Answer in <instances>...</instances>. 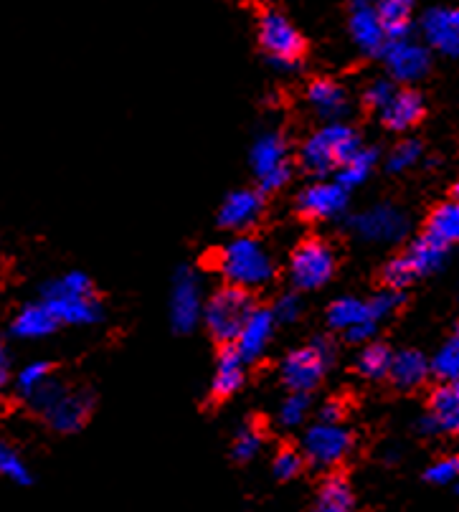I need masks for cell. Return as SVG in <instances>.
Masks as SVG:
<instances>
[{
    "label": "cell",
    "mask_w": 459,
    "mask_h": 512,
    "mask_svg": "<svg viewBox=\"0 0 459 512\" xmlns=\"http://www.w3.org/2000/svg\"><path fill=\"white\" fill-rule=\"evenodd\" d=\"M44 305L59 325H94L102 320V305L94 297L87 274L69 272L44 287Z\"/></svg>",
    "instance_id": "cell-1"
},
{
    "label": "cell",
    "mask_w": 459,
    "mask_h": 512,
    "mask_svg": "<svg viewBox=\"0 0 459 512\" xmlns=\"http://www.w3.org/2000/svg\"><path fill=\"white\" fill-rule=\"evenodd\" d=\"M216 267L231 287L259 289L272 282L274 262L269 251L252 236H236L216 256Z\"/></svg>",
    "instance_id": "cell-2"
},
{
    "label": "cell",
    "mask_w": 459,
    "mask_h": 512,
    "mask_svg": "<svg viewBox=\"0 0 459 512\" xmlns=\"http://www.w3.org/2000/svg\"><path fill=\"white\" fill-rule=\"evenodd\" d=\"M28 401L44 416L46 424L59 434H72V431L82 429L92 414L94 404L87 391H72L56 378L46 381Z\"/></svg>",
    "instance_id": "cell-3"
},
{
    "label": "cell",
    "mask_w": 459,
    "mask_h": 512,
    "mask_svg": "<svg viewBox=\"0 0 459 512\" xmlns=\"http://www.w3.org/2000/svg\"><path fill=\"white\" fill-rule=\"evenodd\" d=\"M361 150V137L343 122H330L323 130L307 137L300 148V163L307 173L328 175L330 170L343 168Z\"/></svg>",
    "instance_id": "cell-4"
},
{
    "label": "cell",
    "mask_w": 459,
    "mask_h": 512,
    "mask_svg": "<svg viewBox=\"0 0 459 512\" xmlns=\"http://www.w3.org/2000/svg\"><path fill=\"white\" fill-rule=\"evenodd\" d=\"M257 307L252 305L249 292L241 287H221L219 292L208 297L203 307V322H206L208 333L214 335L219 343H236L241 327L252 317Z\"/></svg>",
    "instance_id": "cell-5"
},
{
    "label": "cell",
    "mask_w": 459,
    "mask_h": 512,
    "mask_svg": "<svg viewBox=\"0 0 459 512\" xmlns=\"http://www.w3.org/2000/svg\"><path fill=\"white\" fill-rule=\"evenodd\" d=\"M259 44L279 69H292L305 56V39L290 18L279 11H267L259 18Z\"/></svg>",
    "instance_id": "cell-6"
},
{
    "label": "cell",
    "mask_w": 459,
    "mask_h": 512,
    "mask_svg": "<svg viewBox=\"0 0 459 512\" xmlns=\"http://www.w3.org/2000/svg\"><path fill=\"white\" fill-rule=\"evenodd\" d=\"M249 160H252V170L264 193L279 191V188H285L290 183V155H287L285 137L279 132H264L254 142Z\"/></svg>",
    "instance_id": "cell-7"
},
{
    "label": "cell",
    "mask_w": 459,
    "mask_h": 512,
    "mask_svg": "<svg viewBox=\"0 0 459 512\" xmlns=\"http://www.w3.org/2000/svg\"><path fill=\"white\" fill-rule=\"evenodd\" d=\"M335 254L325 241L307 239L292 251L290 279L297 289H320L333 279Z\"/></svg>",
    "instance_id": "cell-8"
},
{
    "label": "cell",
    "mask_w": 459,
    "mask_h": 512,
    "mask_svg": "<svg viewBox=\"0 0 459 512\" xmlns=\"http://www.w3.org/2000/svg\"><path fill=\"white\" fill-rule=\"evenodd\" d=\"M330 348L325 340H315L312 345L300 350H292L285 360H282V383L290 388L292 393H307L323 381V373L330 363Z\"/></svg>",
    "instance_id": "cell-9"
},
{
    "label": "cell",
    "mask_w": 459,
    "mask_h": 512,
    "mask_svg": "<svg viewBox=\"0 0 459 512\" xmlns=\"http://www.w3.org/2000/svg\"><path fill=\"white\" fill-rule=\"evenodd\" d=\"M353 447V436L340 424H315L302 439V454L310 464L320 469H330L343 462Z\"/></svg>",
    "instance_id": "cell-10"
},
{
    "label": "cell",
    "mask_w": 459,
    "mask_h": 512,
    "mask_svg": "<svg viewBox=\"0 0 459 512\" xmlns=\"http://www.w3.org/2000/svg\"><path fill=\"white\" fill-rule=\"evenodd\" d=\"M201 282L191 269L183 267L173 279V295H170V325L175 333H191L196 322L203 317Z\"/></svg>",
    "instance_id": "cell-11"
},
{
    "label": "cell",
    "mask_w": 459,
    "mask_h": 512,
    "mask_svg": "<svg viewBox=\"0 0 459 512\" xmlns=\"http://www.w3.org/2000/svg\"><path fill=\"white\" fill-rule=\"evenodd\" d=\"M350 226H353V231L361 239L376 241V244H391V241L404 239L406 231H409V218L399 208L381 203V206H373L368 211L358 213L350 221Z\"/></svg>",
    "instance_id": "cell-12"
},
{
    "label": "cell",
    "mask_w": 459,
    "mask_h": 512,
    "mask_svg": "<svg viewBox=\"0 0 459 512\" xmlns=\"http://www.w3.org/2000/svg\"><path fill=\"white\" fill-rule=\"evenodd\" d=\"M383 61H386L388 71L396 82H416L429 71L432 59H429V51L421 44L414 41H388L386 51H383Z\"/></svg>",
    "instance_id": "cell-13"
},
{
    "label": "cell",
    "mask_w": 459,
    "mask_h": 512,
    "mask_svg": "<svg viewBox=\"0 0 459 512\" xmlns=\"http://www.w3.org/2000/svg\"><path fill=\"white\" fill-rule=\"evenodd\" d=\"M348 206V188L335 183H315V186L305 188L297 198V208L305 218L312 221H325V218H335L345 211Z\"/></svg>",
    "instance_id": "cell-14"
},
{
    "label": "cell",
    "mask_w": 459,
    "mask_h": 512,
    "mask_svg": "<svg viewBox=\"0 0 459 512\" xmlns=\"http://www.w3.org/2000/svg\"><path fill=\"white\" fill-rule=\"evenodd\" d=\"M424 434H459V391L444 383L432 393L429 414L421 419Z\"/></svg>",
    "instance_id": "cell-15"
},
{
    "label": "cell",
    "mask_w": 459,
    "mask_h": 512,
    "mask_svg": "<svg viewBox=\"0 0 459 512\" xmlns=\"http://www.w3.org/2000/svg\"><path fill=\"white\" fill-rule=\"evenodd\" d=\"M424 39L432 49L459 56V8H434L421 21Z\"/></svg>",
    "instance_id": "cell-16"
},
{
    "label": "cell",
    "mask_w": 459,
    "mask_h": 512,
    "mask_svg": "<svg viewBox=\"0 0 459 512\" xmlns=\"http://www.w3.org/2000/svg\"><path fill=\"white\" fill-rule=\"evenodd\" d=\"M264 198L259 191H234L219 208V224L229 231H244L259 221Z\"/></svg>",
    "instance_id": "cell-17"
},
{
    "label": "cell",
    "mask_w": 459,
    "mask_h": 512,
    "mask_svg": "<svg viewBox=\"0 0 459 512\" xmlns=\"http://www.w3.org/2000/svg\"><path fill=\"white\" fill-rule=\"evenodd\" d=\"M350 36L361 46V51L366 54H381L388 46V33L383 26L381 16H378L376 6H368V3H358L353 8V16H350Z\"/></svg>",
    "instance_id": "cell-18"
},
{
    "label": "cell",
    "mask_w": 459,
    "mask_h": 512,
    "mask_svg": "<svg viewBox=\"0 0 459 512\" xmlns=\"http://www.w3.org/2000/svg\"><path fill=\"white\" fill-rule=\"evenodd\" d=\"M274 312L272 310H264V307H257V310L252 312V317L246 320V325L241 327L239 338H236L234 348L239 350L241 358L246 360V363H252V360H257L259 355L267 350L269 340H272V333H274Z\"/></svg>",
    "instance_id": "cell-19"
},
{
    "label": "cell",
    "mask_w": 459,
    "mask_h": 512,
    "mask_svg": "<svg viewBox=\"0 0 459 512\" xmlns=\"http://www.w3.org/2000/svg\"><path fill=\"white\" fill-rule=\"evenodd\" d=\"M378 117H381V122L388 130L404 132L424 117V99L416 92H411V89H399L394 99L378 112Z\"/></svg>",
    "instance_id": "cell-20"
},
{
    "label": "cell",
    "mask_w": 459,
    "mask_h": 512,
    "mask_svg": "<svg viewBox=\"0 0 459 512\" xmlns=\"http://www.w3.org/2000/svg\"><path fill=\"white\" fill-rule=\"evenodd\" d=\"M429 373H432V363L424 358V353H419V350H401V353H394V363H391L388 378H391L396 388L411 391V388L427 381Z\"/></svg>",
    "instance_id": "cell-21"
},
{
    "label": "cell",
    "mask_w": 459,
    "mask_h": 512,
    "mask_svg": "<svg viewBox=\"0 0 459 512\" xmlns=\"http://www.w3.org/2000/svg\"><path fill=\"white\" fill-rule=\"evenodd\" d=\"M59 327V320L54 317V312L39 302V305H26L16 315L11 325V333L21 340H39L51 335Z\"/></svg>",
    "instance_id": "cell-22"
},
{
    "label": "cell",
    "mask_w": 459,
    "mask_h": 512,
    "mask_svg": "<svg viewBox=\"0 0 459 512\" xmlns=\"http://www.w3.org/2000/svg\"><path fill=\"white\" fill-rule=\"evenodd\" d=\"M244 365L246 360L241 358L239 350H236L234 345L221 350L219 363H216L214 381H211V393H214L216 398L234 396L241 388V383H244Z\"/></svg>",
    "instance_id": "cell-23"
},
{
    "label": "cell",
    "mask_w": 459,
    "mask_h": 512,
    "mask_svg": "<svg viewBox=\"0 0 459 512\" xmlns=\"http://www.w3.org/2000/svg\"><path fill=\"white\" fill-rule=\"evenodd\" d=\"M307 99H310L312 107L317 109V115L328 117V120H338L345 115V107H348V97H345V89L340 87L333 79H315V82L307 87Z\"/></svg>",
    "instance_id": "cell-24"
},
{
    "label": "cell",
    "mask_w": 459,
    "mask_h": 512,
    "mask_svg": "<svg viewBox=\"0 0 459 512\" xmlns=\"http://www.w3.org/2000/svg\"><path fill=\"white\" fill-rule=\"evenodd\" d=\"M328 322L330 327L340 330V333H350L353 327L366 325V322H376L371 317V307L368 302L356 300V297H340L328 307Z\"/></svg>",
    "instance_id": "cell-25"
},
{
    "label": "cell",
    "mask_w": 459,
    "mask_h": 512,
    "mask_svg": "<svg viewBox=\"0 0 459 512\" xmlns=\"http://www.w3.org/2000/svg\"><path fill=\"white\" fill-rule=\"evenodd\" d=\"M427 236H432L439 244L449 246L459 241V201L439 203L427 218Z\"/></svg>",
    "instance_id": "cell-26"
},
{
    "label": "cell",
    "mask_w": 459,
    "mask_h": 512,
    "mask_svg": "<svg viewBox=\"0 0 459 512\" xmlns=\"http://www.w3.org/2000/svg\"><path fill=\"white\" fill-rule=\"evenodd\" d=\"M373 6H376L383 26H386L388 41L406 39L414 0H373Z\"/></svg>",
    "instance_id": "cell-27"
},
{
    "label": "cell",
    "mask_w": 459,
    "mask_h": 512,
    "mask_svg": "<svg viewBox=\"0 0 459 512\" xmlns=\"http://www.w3.org/2000/svg\"><path fill=\"white\" fill-rule=\"evenodd\" d=\"M406 256H409V262L414 264L416 274L421 277V274H432L442 267L444 259H447V246L424 234L421 239L411 241V246L406 249Z\"/></svg>",
    "instance_id": "cell-28"
},
{
    "label": "cell",
    "mask_w": 459,
    "mask_h": 512,
    "mask_svg": "<svg viewBox=\"0 0 459 512\" xmlns=\"http://www.w3.org/2000/svg\"><path fill=\"white\" fill-rule=\"evenodd\" d=\"M305 512H353V490L343 477H330L320 487L315 505Z\"/></svg>",
    "instance_id": "cell-29"
},
{
    "label": "cell",
    "mask_w": 459,
    "mask_h": 512,
    "mask_svg": "<svg viewBox=\"0 0 459 512\" xmlns=\"http://www.w3.org/2000/svg\"><path fill=\"white\" fill-rule=\"evenodd\" d=\"M378 160V150L376 148H361L358 150L353 158L348 160V163L343 165V168H338V183L343 188H356L361 186V183H366V178L371 175L373 165H376Z\"/></svg>",
    "instance_id": "cell-30"
},
{
    "label": "cell",
    "mask_w": 459,
    "mask_h": 512,
    "mask_svg": "<svg viewBox=\"0 0 459 512\" xmlns=\"http://www.w3.org/2000/svg\"><path fill=\"white\" fill-rule=\"evenodd\" d=\"M394 353L383 343H368L358 355V373L363 378H383L391 373Z\"/></svg>",
    "instance_id": "cell-31"
},
{
    "label": "cell",
    "mask_w": 459,
    "mask_h": 512,
    "mask_svg": "<svg viewBox=\"0 0 459 512\" xmlns=\"http://www.w3.org/2000/svg\"><path fill=\"white\" fill-rule=\"evenodd\" d=\"M432 373L447 383H454L459 378V327L444 340V345L434 355Z\"/></svg>",
    "instance_id": "cell-32"
},
{
    "label": "cell",
    "mask_w": 459,
    "mask_h": 512,
    "mask_svg": "<svg viewBox=\"0 0 459 512\" xmlns=\"http://www.w3.org/2000/svg\"><path fill=\"white\" fill-rule=\"evenodd\" d=\"M419 277L414 269V264L409 262V256H394V259H388L381 269V279L388 289H396L401 292L404 287H409L414 279Z\"/></svg>",
    "instance_id": "cell-33"
},
{
    "label": "cell",
    "mask_w": 459,
    "mask_h": 512,
    "mask_svg": "<svg viewBox=\"0 0 459 512\" xmlns=\"http://www.w3.org/2000/svg\"><path fill=\"white\" fill-rule=\"evenodd\" d=\"M51 365L44 363V360H33V363H28L26 368H23L21 373H18L16 378V388L21 391V396L31 398L33 393L39 391L41 386H44L46 381H51Z\"/></svg>",
    "instance_id": "cell-34"
},
{
    "label": "cell",
    "mask_w": 459,
    "mask_h": 512,
    "mask_svg": "<svg viewBox=\"0 0 459 512\" xmlns=\"http://www.w3.org/2000/svg\"><path fill=\"white\" fill-rule=\"evenodd\" d=\"M310 414V398L307 393H290V396L282 401L279 406V424L287 426V429H295Z\"/></svg>",
    "instance_id": "cell-35"
},
{
    "label": "cell",
    "mask_w": 459,
    "mask_h": 512,
    "mask_svg": "<svg viewBox=\"0 0 459 512\" xmlns=\"http://www.w3.org/2000/svg\"><path fill=\"white\" fill-rule=\"evenodd\" d=\"M421 158V142L419 140H404L399 142L391 153H388L386 170L391 173H404V170L414 168Z\"/></svg>",
    "instance_id": "cell-36"
},
{
    "label": "cell",
    "mask_w": 459,
    "mask_h": 512,
    "mask_svg": "<svg viewBox=\"0 0 459 512\" xmlns=\"http://www.w3.org/2000/svg\"><path fill=\"white\" fill-rule=\"evenodd\" d=\"M0 472L6 474L11 482H16V485L26 487L33 482L31 472H28V467L23 464V459L18 457L11 447H6V444L0 447Z\"/></svg>",
    "instance_id": "cell-37"
},
{
    "label": "cell",
    "mask_w": 459,
    "mask_h": 512,
    "mask_svg": "<svg viewBox=\"0 0 459 512\" xmlns=\"http://www.w3.org/2000/svg\"><path fill=\"white\" fill-rule=\"evenodd\" d=\"M259 449H262V431L257 426H244L236 434L231 452H234V459H239V462H249V459L257 457Z\"/></svg>",
    "instance_id": "cell-38"
},
{
    "label": "cell",
    "mask_w": 459,
    "mask_h": 512,
    "mask_svg": "<svg viewBox=\"0 0 459 512\" xmlns=\"http://www.w3.org/2000/svg\"><path fill=\"white\" fill-rule=\"evenodd\" d=\"M401 302H404V295H401V292H396V289H388V292H378L373 300H368V307H371V317L376 322L386 320L388 315H394V312L399 310Z\"/></svg>",
    "instance_id": "cell-39"
},
{
    "label": "cell",
    "mask_w": 459,
    "mask_h": 512,
    "mask_svg": "<svg viewBox=\"0 0 459 512\" xmlns=\"http://www.w3.org/2000/svg\"><path fill=\"white\" fill-rule=\"evenodd\" d=\"M302 459H305V454L295 452V449H282V452L274 457V474H277L279 480H295L302 469Z\"/></svg>",
    "instance_id": "cell-40"
},
{
    "label": "cell",
    "mask_w": 459,
    "mask_h": 512,
    "mask_svg": "<svg viewBox=\"0 0 459 512\" xmlns=\"http://www.w3.org/2000/svg\"><path fill=\"white\" fill-rule=\"evenodd\" d=\"M427 480L432 482V485H452V482H459V459H437V462L427 469Z\"/></svg>",
    "instance_id": "cell-41"
},
{
    "label": "cell",
    "mask_w": 459,
    "mask_h": 512,
    "mask_svg": "<svg viewBox=\"0 0 459 512\" xmlns=\"http://www.w3.org/2000/svg\"><path fill=\"white\" fill-rule=\"evenodd\" d=\"M396 92H399V89L388 82V79H378V82L368 84L366 94H363V102H366L371 109H376V112H381V109L394 99Z\"/></svg>",
    "instance_id": "cell-42"
},
{
    "label": "cell",
    "mask_w": 459,
    "mask_h": 512,
    "mask_svg": "<svg viewBox=\"0 0 459 512\" xmlns=\"http://www.w3.org/2000/svg\"><path fill=\"white\" fill-rule=\"evenodd\" d=\"M274 320L277 322H295L302 312V302L297 295H282L274 302Z\"/></svg>",
    "instance_id": "cell-43"
},
{
    "label": "cell",
    "mask_w": 459,
    "mask_h": 512,
    "mask_svg": "<svg viewBox=\"0 0 459 512\" xmlns=\"http://www.w3.org/2000/svg\"><path fill=\"white\" fill-rule=\"evenodd\" d=\"M340 416H343V406L338 401H328V404L320 409V421L323 424H340Z\"/></svg>",
    "instance_id": "cell-44"
},
{
    "label": "cell",
    "mask_w": 459,
    "mask_h": 512,
    "mask_svg": "<svg viewBox=\"0 0 459 512\" xmlns=\"http://www.w3.org/2000/svg\"><path fill=\"white\" fill-rule=\"evenodd\" d=\"M0 381L6 383L8 381V353L3 350V355H0Z\"/></svg>",
    "instance_id": "cell-45"
},
{
    "label": "cell",
    "mask_w": 459,
    "mask_h": 512,
    "mask_svg": "<svg viewBox=\"0 0 459 512\" xmlns=\"http://www.w3.org/2000/svg\"><path fill=\"white\" fill-rule=\"evenodd\" d=\"M454 198H457V201H459V186L454 188Z\"/></svg>",
    "instance_id": "cell-46"
},
{
    "label": "cell",
    "mask_w": 459,
    "mask_h": 512,
    "mask_svg": "<svg viewBox=\"0 0 459 512\" xmlns=\"http://www.w3.org/2000/svg\"><path fill=\"white\" fill-rule=\"evenodd\" d=\"M452 386H454V388H457V391H459V378H457V381H454V383H452Z\"/></svg>",
    "instance_id": "cell-47"
},
{
    "label": "cell",
    "mask_w": 459,
    "mask_h": 512,
    "mask_svg": "<svg viewBox=\"0 0 459 512\" xmlns=\"http://www.w3.org/2000/svg\"><path fill=\"white\" fill-rule=\"evenodd\" d=\"M241 3H257V0H241Z\"/></svg>",
    "instance_id": "cell-48"
},
{
    "label": "cell",
    "mask_w": 459,
    "mask_h": 512,
    "mask_svg": "<svg viewBox=\"0 0 459 512\" xmlns=\"http://www.w3.org/2000/svg\"><path fill=\"white\" fill-rule=\"evenodd\" d=\"M457 490H459V482H457Z\"/></svg>",
    "instance_id": "cell-49"
},
{
    "label": "cell",
    "mask_w": 459,
    "mask_h": 512,
    "mask_svg": "<svg viewBox=\"0 0 459 512\" xmlns=\"http://www.w3.org/2000/svg\"><path fill=\"white\" fill-rule=\"evenodd\" d=\"M358 3H363V0H358Z\"/></svg>",
    "instance_id": "cell-50"
}]
</instances>
